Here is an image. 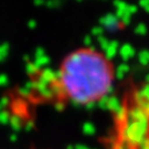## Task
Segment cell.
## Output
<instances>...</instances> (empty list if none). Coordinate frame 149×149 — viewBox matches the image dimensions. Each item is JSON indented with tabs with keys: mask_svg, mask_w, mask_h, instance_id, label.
I'll return each instance as SVG.
<instances>
[{
	"mask_svg": "<svg viewBox=\"0 0 149 149\" xmlns=\"http://www.w3.org/2000/svg\"><path fill=\"white\" fill-rule=\"evenodd\" d=\"M115 82V66L101 50L81 47L61 60L56 69L33 77L29 96L50 106H88L104 100Z\"/></svg>",
	"mask_w": 149,
	"mask_h": 149,
	"instance_id": "6da1fadb",
	"label": "cell"
}]
</instances>
